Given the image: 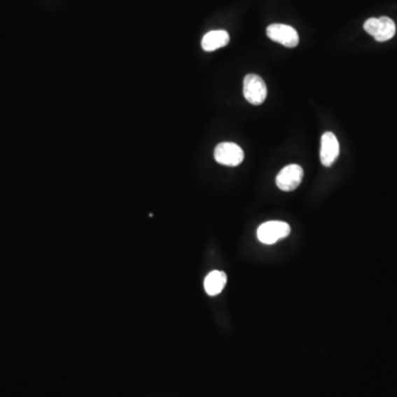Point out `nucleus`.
Listing matches in <instances>:
<instances>
[{
    "instance_id": "obj_3",
    "label": "nucleus",
    "mask_w": 397,
    "mask_h": 397,
    "mask_svg": "<svg viewBox=\"0 0 397 397\" xmlns=\"http://www.w3.org/2000/svg\"><path fill=\"white\" fill-rule=\"evenodd\" d=\"M244 97L253 105H260L267 97V88L264 80L256 74H249L244 78Z\"/></svg>"
},
{
    "instance_id": "obj_4",
    "label": "nucleus",
    "mask_w": 397,
    "mask_h": 397,
    "mask_svg": "<svg viewBox=\"0 0 397 397\" xmlns=\"http://www.w3.org/2000/svg\"><path fill=\"white\" fill-rule=\"evenodd\" d=\"M214 158L224 166L237 167L244 160V153L241 147L234 143H222L216 146Z\"/></svg>"
},
{
    "instance_id": "obj_8",
    "label": "nucleus",
    "mask_w": 397,
    "mask_h": 397,
    "mask_svg": "<svg viewBox=\"0 0 397 397\" xmlns=\"http://www.w3.org/2000/svg\"><path fill=\"white\" fill-rule=\"evenodd\" d=\"M230 42V34L225 30H214V32H208L203 36L202 49L207 53H213L220 48L225 47Z\"/></svg>"
},
{
    "instance_id": "obj_5",
    "label": "nucleus",
    "mask_w": 397,
    "mask_h": 397,
    "mask_svg": "<svg viewBox=\"0 0 397 397\" xmlns=\"http://www.w3.org/2000/svg\"><path fill=\"white\" fill-rule=\"evenodd\" d=\"M304 170L298 165L285 167L276 178V185L283 191H293L302 181Z\"/></svg>"
},
{
    "instance_id": "obj_6",
    "label": "nucleus",
    "mask_w": 397,
    "mask_h": 397,
    "mask_svg": "<svg viewBox=\"0 0 397 397\" xmlns=\"http://www.w3.org/2000/svg\"><path fill=\"white\" fill-rule=\"evenodd\" d=\"M267 36L270 39L287 48H295L298 46L299 36L293 27L287 25L274 24L267 28Z\"/></svg>"
},
{
    "instance_id": "obj_7",
    "label": "nucleus",
    "mask_w": 397,
    "mask_h": 397,
    "mask_svg": "<svg viewBox=\"0 0 397 397\" xmlns=\"http://www.w3.org/2000/svg\"><path fill=\"white\" fill-rule=\"evenodd\" d=\"M340 153V147L337 137L333 132H327L321 137V149H320V160L325 167H331L337 160Z\"/></svg>"
},
{
    "instance_id": "obj_2",
    "label": "nucleus",
    "mask_w": 397,
    "mask_h": 397,
    "mask_svg": "<svg viewBox=\"0 0 397 397\" xmlns=\"http://www.w3.org/2000/svg\"><path fill=\"white\" fill-rule=\"evenodd\" d=\"M364 30L371 34L374 39L379 42L389 41L392 39L396 32L394 21L389 17L371 18L365 21Z\"/></svg>"
},
{
    "instance_id": "obj_1",
    "label": "nucleus",
    "mask_w": 397,
    "mask_h": 397,
    "mask_svg": "<svg viewBox=\"0 0 397 397\" xmlns=\"http://www.w3.org/2000/svg\"><path fill=\"white\" fill-rule=\"evenodd\" d=\"M291 226L281 221H268L257 230V239L263 244L272 245L291 234Z\"/></svg>"
},
{
    "instance_id": "obj_9",
    "label": "nucleus",
    "mask_w": 397,
    "mask_h": 397,
    "mask_svg": "<svg viewBox=\"0 0 397 397\" xmlns=\"http://www.w3.org/2000/svg\"><path fill=\"white\" fill-rule=\"evenodd\" d=\"M228 277L226 274L220 270H213L204 279V289L210 296H216L222 293L225 287Z\"/></svg>"
}]
</instances>
